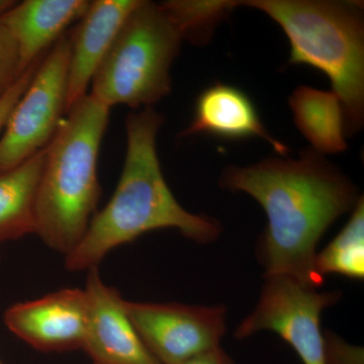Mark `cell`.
I'll use <instances>...</instances> for the list:
<instances>
[{"label":"cell","instance_id":"cell-1","mask_svg":"<svg viewBox=\"0 0 364 364\" xmlns=\"http://www.w3.org/2000/svg\"><path fill=\"white\" fill-rule=\"evenodd\" d=\"M220 183L252 196L267 215L257 246L264 277H287L318 289V242L341 215L352 212L360 193L324 155L301 150L299 158H265L249 166H229Z\"/></svg>","mask_w":364,"mask_h":364},{"label":"cell","instance_id":"cell-2","mask_svg":"<svg viewBox=\"0 0 364 364\" xmlns=\"http://www.w3.org/2000/svg\"><path fill=\"white\" fill-rule=\"evenodd\" d=\"M163 122L164 117L153 107L127 117V152L121 178L111 200L93 215L83 238L65 256L69 272L97 267L114 249L155 230L176 229L203 244L217 240L221 234L217 220L184 210L170 191L157 154Z\"/></svg>","mask_w":364,"mask_h":364},{"label":"cell","instance_id":"cell-3","mask_svg":"<svg viewBox=\"0 0 364 364\" xmlns=\"http://www.w3.org/2000/svg\"><path fill=\"white\" fill-rule=\"evenodd\" d=\"M109 112L88 93L66 112L46 147L35 234L65 256L85 236L102 196L97 160Z\"/></svg>","mask_w":364,"mask_h":364},{"label":"cell","instance_id":"cell-4","mask_svg":"<svg viewBox=\"0 0 364 364\" xmlns=\"http://www.w3.org/2000/svg\"><path fill=\"white\" fill-rule=\"evenodd\" d=\"M279 23L291 44L289 65H309L331 81L343 109L345 133L364 123V20L359 1L244 0Z\"/></svg>","mask_w":364,"mask_h":364},{"label":"cell","instance_id":"cell-5","mask_svg":"<svg viewBox=\"0 0 364 364\" xmlns=\"http://www.w3.org/2000/svg\"><path fill=\"white\" fill-rule=\"evenodd\" d=\"M184 33L162 2L140 0L91 80V97L105 107H153L172 90V64Z\"/></svg>","mask_w":364,"mask_h":364},{"label":"cell","instance_id":"cell-6","mask_svg":"<svg viewBox=\"0 0 364 364\" xmlns=\"http://www.w3.org/2000/svg\"><path fill=\"white\" fill-rule=\"evenodd\" d=\"M70 35L45 54L35 77L16 105L0 138V172L13 169L47 147L65 114Z\"/></svg>","mask_w":364,"mask_h":364},{"label":"cell","instance_id":"cell-7","mask_svg":"<svg viewBox=\"0 0 364 364\" xmlns=\"http://www.w3.org/2000/svg\"><path fill=\"white\" fill-rule=\"evenodd\" d=\"M259 301L237 328V339L268 330L293 347L304 364H327L321 315L339 301V291L311 289L287 277H264Z\"/></svg>","mask_w":364,"mask_h":364},{"label":"cell","instance_id":"cell-8","mask_svg":"<svg viewBox=\"0 0 364 364\" xmlns=\"http://www.w3.org/2000/svg\"><path fill=\"white\" fill-rule=\"evenodd\" d=\"M124 308L147 348L161 364H181L221 346L226 333L224 306L135 303Z\"/></svg>","mask_w":364,"mask_h":364},{"label":"cell","instance_id":"cell-9","mask_svg":"<svg viewBox=\"0 0 364 364\" xmlns=\"http://www.w3.org/2000/svg\"><path fill=\"white\" fill-rule=\"evenodd\" d=\"M85 289H65L7 309L9 331L37 350L62 352L82 349L87 328Z\"/></svg>","mask_w":364,"mask_h":364},{"label":"cell","instance_id":"cell-10","mask_svg":"<svg viewBox=\"0 0 364 364\" xmlns=\"http://www.w3.org/2000/svg\"><path fill=\"white\" fill-rule=\"evenodd\" d=\"M87 328L82 349L93 364H161L147 348L124 308V299L88 270L85 287Z\"/></svg>","mask_w":364,"mask_h":364},{"label":"cell","instance_id":"cell-11","mask_svg":"<svg viewBox=\"0 0 364 364\" xmlns=\"http://www.w3.org/2000/svg\"><path fill=\"white\" fill-rule=\"evenodd\" d=\"M140 0H93L70 35L71 53L67 76L66 112L87 95L98 67L119 28Z\"/></svg>","mask_w":364,"mask_h":364},{"label":"cell","instance_id":"cell-12","mask_svg":"<svg viewBox=\"0 0 364 364\" xmlns=\"http://www.w3.org/2000/svg\"><path fill=\"white\" fill-rule=\"evenodd\" d=\"M200 134L228 140L260 138L279 156H287L289 152L287 145L267 130L250 97L240 88L225 83L208 86L196 98L193 121L181 136Z\"/></svg>","mask_w":364,"mask_h":364},{"label":"cell","instance_id":"cell-13","mask_svg":"<svg viewBox=\"0 0 364 364\" xmlns=\"http://www.w3.org/2000/svg\"><path fill=\"white\" fill-rule=\"evenodd\" d=\"M90 4V0H25L0 16L18 44L23 73L85 16Z\"/></svg>","mask_w":364,"mask_h":364},{"label":"cell","instance_id":"cell-14","mask_svg":"<svg viewBox=\"0 0 364 364\" xmlns=\"http://www.w3.org/2000/svg\"><path fill=\"white\" fill-rule=\"evenodd\" d=\"M289 105L294 124L311 144V149L324 156L347 150L343 109L333 91L299 86L289 97Z\"/></svg>","mask_w":364,"mask_h":364},{"label":"cell","instance_id":"cell-15","mask_svg":"<svg viewBox=\"0 0 364 364\" xmlns=\"http://www.w3.org/2000/svg\"><path fill=\"white\" fill-rule=\"evenodd\" d=\"M46 147L23 164L0 172V244L36 233V200Z\"/></svg>","mask_w":364,"mask_h":364},{"label":"cell","instance_id":"cell-16","mask_svg":"<svg viewBox=\"0 0 364 364\" xmlns=\"http://www.w3.org/2000/svg\"><path fill=\"white\" fill-rule=\"evenodd\" d=\"M316 269L321 277L339 274L352 279L364 277V200L361 196L350 219L331 243L317 253Z\"/></svg>","mask_w":364,"mask_h":364},{"label":"cell","instance_id":"cell-17","mask_svg":"<svg viewBox=\"0 0 364 364\" xmlns=\"http://www.w3.org/2000/svg\"><path fill=\"white\" fill-rule=\"evenodd\" d=\"M162 4L181 26L184 39L196 44L207 42L217 26L236 9L233 0H169Z\"/></svg>","mask_w":364,"mask_h":364},{"label":"cell","instance_id":"cell-18","mask_svg":"<svg viewBox=\"0 0 364 364\" xmlns=\"http://www.w3.org/2000/svg\"><path fill=\"white\" fill-rule=\"evenodd\" d=\"M21 74L18 44L11 33L0 23V100L13 87Z\"/></svg>","mask_w":364,"mask_h":364},{"label":"cell","instance_id":"cell-19","mask_svg":"<svg viewBox=\"0 0 364 364\" xmlns=\"http://www.w3.org/2000/svg\"><path fill=\"white\" fill-rule=\"evenodd\" d=\"M44 56L45 54L36 60L28 68H26V70L21 74L20 78L14 83L13 87L7 91L6 95L0 100V132L4 131L7 119L11 116L14 107L18 104L21 97H23L26 88L32 82L33 77H35L36 72L39 68L41 62H42Z\"/></svg>","mask_w":364,"mask_h":364},{"label":"cell","instance_id":"cell-20","mask_svg":"<svg viewBox=\"0 0 364 364\" xmlns=\"http://www.w3.org/2000/svg\"><path fill=\"white\" fill-rule=\"evenodd\" d=\"M327 364H363V349L352 347L343 340L325 332Z\"/></svg>","mask_w":364,"mask_h":364},{"label":"cell","instance_id":"cell-21","mask_svg":"<svg viewBox=\"0 0 364 364\" xmlns=\"http://www.w3.org/2000/svg\"><path fill=\"white\" fill-rule=\"evenodd\" d=\"M181 364H236L221 346L203 352Z\"/></svg>","mask_w":364,"mask_h":364},{"label":"cell","instance_id":"cell-22","mask_svg":"<svg viewBox=\"0 0 364 364\" xmlns=\"http://www.w3.org/2000/svg\"><path fill=\"white\" fill-rule=\"evenodd\" d=\"M16 1H11V0H0V16L4 13H6Z\"/></svg>","mask_w":364,"mask_h":364},{"label":"cell","instance_id":"cell-23","mask_svg":"<svg viewBox=\"0 0 364 364\" xmlns=\"http://www.w3.org/2000/svg\"><path fill=\"white\" fill-rule=\"evenodd\" d=\"M0 364H4V363H2L1 361H0Z\"/></svg>","mask_w":364,"mask_h":364}]
</instances>
